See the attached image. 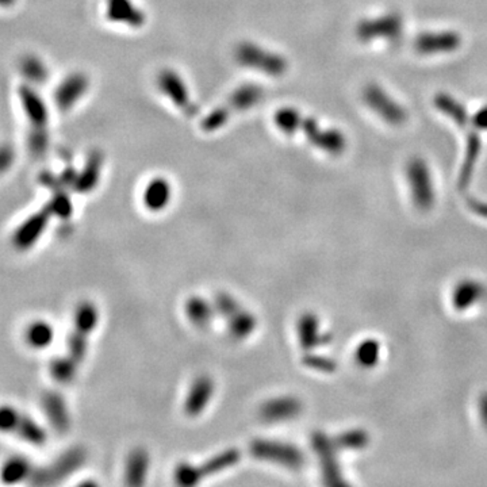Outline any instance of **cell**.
Masks as SVG:
<instances>
[{
  "label": "cell",
  "mask_w": 487,
  "mask_h": 487,
  "mask_svg": "<svg viewBox=\"0 0 487 487\" xmlns=\"http://www.w3.org/2000/svg\"><path fill=\"white\" fill-rule=\"evenodd\" d=\"M298 336H299L301 345L306 349L314 348V345H317L320 336H318V323L314 316L304 314V317H301L298 323Z\"/></svg>",
  "instance_id": "24"
},
{
  "label": "cell",
  "mask_w": 487,
  "mask_h": 487,
  "mask_svg": "<svg viewBox=\"0 0 487 487\" xmlns=\"http://www.w3.org/2000/svg\"><path fill=\"white\" fill-rule=\"evenodd\" d=\"M50 214L52 210L48 206L45 210L31 216L29 220L22 223L13 236L14 246L18 250H27L38 243L42 233L46 229V225L49 223Z\"/></svg>",
  "instance_id": "9"
},
{
  "label": "cell",
  "mask_w": 487,
  "mask_h": 487,
  "mask_svg": "<svg viewBox=\"0 0 487 487\" xmlns=\"http://www.w3.org/2000/svg\"><path fill=\"white\" fill-rule=\"evenodd\" d=\"M435 104L439 111H442L448 118H451L456 125L465 127L471 123V118L468 115L466 107L453 98L452 95L440 92L435 97Z\"/></svg>",
  "instance_id": "15"
},
{
  "label": "cell",
  "mask_w": 487,
  "mask_h": 487,
  "mask_svg": "<svg viewBox=\"0 0 487 487\" xmlns=\"http://www.w3.org/2000/svg\"><path fill=\"white\" fill-rule=\"evenodd\" d=\"M471 125L478 130V132H487V104L481 107L472 117H471Z\"/></svg>",
  "instance_id": "29"
},
{
  "label": "cell",
  "mask_w": 487,
  "mask_h": 487,
  "mask_svg": "<svg viewBox=\"0 0 487 487\" xmlns=\"http://www.w3.org/2000/svg\"><path fill=\"white\" fill-rule=\"evenodd\" d=\"M213 306L216 313L220 314L225 320H230L233 316H236L239 311L243 310V307L232 295L225 292H220L218 295H216Z\"/></svg>",
  "instance_id": "28"
},
{
  "label": "cell",
  "mask_w": 487,
  "mask_h": 487,
  "mask_svg": "<svg viewBox=\"0 0 487 487\" xmlns=\"http://www.w3.org/2000/svg\"><path fill=\"white\" fill-rule=\"evenodd\" d=\"M41 405L43 413L52 425L59 433H65L71 426V416L68 406L62 395L56 391H46L42 395Z\"/></svg>",
  "instance_id": "10"
},
{
  "label": "cell",
  "mask_w": 487,
  "mask_h": 487,
  "mask_svg": "<svg viewBox=\"0 0 487 487\" xmlns=\"http://www.w3.org/2000/svg\"><path fill=\"white\" fill-rule=\"evenodd\" d=\"M85 451L83 448H72L68 452L62 453L60 458L52 465L43 470H37L33 474L31 482L34 485H56L60 484L65 478L76 472L85 462Z\"/></svg>",
  "instance_id": "4"
},
{
  "label": "cell",
  "mask_w": 487,
  "mask_h": 487,
  "mask_svg": "<svg viewBox=\"0 0 487 487\" xmlns=\"http://www.w3.org/2000/svg\"><path fill=\"white\" fill-rule=\"evenodd\" d=\"M66 345H68V355L80 365L81 362L84 360L85 358V353H87V345H88V334H84L81 333L79 330L73 329L71 333H69V337H68V341H66Z\"/></svg>",
  "instance_id": "26"
},
{
  "label": "cell",
  "mask_w": 487,
  "mask_h": 487,
  "mask_svg": "<svg viewBox=\"0 0 487 487\" xmlns=\"http://www.w3.org/2000/svg\"><path fill=\"white\" fill-rule=\"evenodd\" d=\"M304 133L310 142H313L317 148L323 149L326 153L339 156L346 148V140L344 134L334 129H321L317 122L302 121Z\"/></svg>",
  "instance_id": "8"
},
{
  "label": "cell",
  "mask_w": 487,
  "mask_h": 487,
  "mask_svg": "<svg viewBox=\"0 0 487 487\" xmlns=\"http://www.w3.org/2000/svg\"><path fill=\"white\" fill-rule=\"evenodd\" d=\"M78 365L79 363L75 362L68 353L65 356H57L55 358L50 365L49 371L52 378L59 382L61 385H68L71 383L78 374Z\"/></svg>",
  "instance_id": "21"
},
{
  "label": "cell",
  "mask_w": 487,
  "mask_h": 487,
  "mask_svg": "<svg viewBox=\"0 0 487 487\" xmlns=\"http://www.w3.org/2000/svg\"><path fill=\"white\" fill-rule=\"evenodd\" d=\"M171 199V187L164 179H156L149 183L145 190L143 201L149 210L159 211L162 210Z\"/></svg>",
  "instance_id": "19"
},
{
  "label": "cell",
  "mask_w": 487,
  "mask_h": 487,
  "mask_svg": "<svg viewBox=\"0 0 487 487\" xmlns=\"http://www.w3.org/2000/svg\"><path fill=\"white\" fill-rule=\"evenodd\" d=\"M250 453L256 459L276 463L287 468H299L304 463V456L297 446L275 440L257 439L250 444Z\"/></svg>",
  "instance_id": "5"
},
{
  "label": "cell",
  "mask_w": 487,
  "mask_h": 487,
  "mask_svg": "<svg viewBox=\"0 0 487 487\" xmlns=\"http://www.w3.org/2000/svg\"><path fill=\"white\" fill-rule=\"evenodd\" d=\"M462 45V37L458 31H425L417 36L414 41V48L420 55L435 56L452 53L458 50Z\"/></svg>",
  "instance_id": "7"
},
{
  "label": "cell",
  "mask_w": 487,
  "mask_h": 487,
  "mask_svg": "<svg viewBox=\"0 0 487 487\" xmlns=\"http://www.w3.org/2000/svg\"><path fill=\"white\" fill-rule=\"evenodd\" d=\"M481 150H482V141H481L479 132L477 129L468 132V134H467L466 156H465V162H463L462 171H460V183L463 185H466L467 183L470 182V179L472 176V172L475 169L477 162L479 159Z\"/></svg>",
  "instance_id": "18"
},
{
  "label": "cell",
  "mask_w": 487,
  "mask_h": 487,
  "mask_svg": "<svg viewBox=\"0 0 487 487\" xmlns=\"http://www.w3.org/2000/svg\"><path fill=\"white\" fill-rule=\"evenodd\" d=\"M241 459L240 451L230 448L221 453L213 456L201 466H192L188 463H183L175 470V479L182 486H194L198 485L203 478L209 475L221 472L229 467L234 466Z\"/></svg>",
  "instance_id": "1"
},
{
  "label": "cell",
  "mask_w": 487,
  "mask_h": 487,
  "mask_svg": "<svg viewBox=\"0 0 487 487\" xmlns=\"http://www.w3.org/2000/svg\"><path fill=\"white\" fill-rule=\"evenodd\" d=\"M110 13L114 20H129L140 23L142 15L133 8V4L127 0H111L110 3Z\"/></svg>",
  "instance_id": "27"
},
{
  "label": "cell",
  "mask_w": 487,
  "mask_h": 487,
  "mask_svg": "<svg viewBox=\"0 0 487 487\" xmlns=\"http://www.w3.org/2000/svg\"><path fill=\"white\" fill-rule=\"evenodd\" d=\"M406 175L416 203L420 207L430 206L433 202V185L425 160L420 157L411 159L407 162Z\"/></svg>",
  "instance_id": "6"
},
{
  "label": "cell",
  "mask_w": 487,
  "mask_h": 487,
  "mask_svg": "<svg viewBox=\"0 0 487 487\" xmlns=\"http://www.w3.org/2000/svg\"><path fill=\"white\" fill-rule=\"evenodd\" d=\"M22 411L15 406L3 404L0 405V433L14 435L20 424Z\"/></svg>",
  "instance_id": "25"
},
{
  "label": "cell",
  "mask_w": 487,
  "mask_h": 487,
  "mask_svg": "<svg viewBox=\"0 0 487 487\" xmlns=\"http://www.w3.org/2000/svg\"><path fill=\"white\" fill-rule=\"evenodd\" d=\"M14 436H17L22 442L27 443L29 446H41L46 443L48 435L45 429L30 416L22 413L20 424L15 429Z\"/></svg>",
  "instance_id": "17"
},
{
  "label": "cell",
  "mask_w": 487,
  "mask_h": 487,
  "mask_svg": "<svg viewBox=\"0 0 487 487\" xmlns=\"http://www.w3.org/2000/svg\"><path fill=\"white\" fill-rule=\"evenodd\" d=\"M149 470V455L145 449L137 448L127 456L125 467V481L129 486H141L146 481Z\"/></svg>",
  "instance_id": "14"
},
{
  "label": "cell",
  "mask_w": 487,
  "mask_h": 487,
  "mask_svg": "<svg viewBox=\"0 0 487 487\" xmlns=\"http://www.w3.org/2000/svg\"><path fill=\"white\" fill-rule=\"evenodd\" d=\"M363 101L371 111H374L388 125L401 126L407 121L405 107L388 95L379 84L371 83L365 85Z\"/></svg>",
  "instance_id": "3"
},
{
  "label": "cell",
  "mask_w": 487,
  "mask_h": 487,
  "mask_svg": "<svg viewBox=\"0 0 487 487\" xmlns=\"http://www.w3.org/2000/svg\"><path fill=\"white\" fill-rule=\"evenodd\" d=\"M34 468L23 456H11L0 467V481L3 485H18L31 479Z\"/></svg>",
  "instance_id": "13"
},
{
  "label": "cell",
  "mask_w": 487,
  "mask_h": 487,
  "mask_svg": "<svg viewBox=\"0 0 487 487\" xmlns=\"http://www.w3.org/2000/svg\"><path fill=\"white\" fill-rule=\"evenodd\" d=\"M214 394V382L210 376L201 375L190 387V391L185 398L184 410L190 417H197L202 414Z\"/></svg>",
  "instance_id": "11"
},
{
  "label": "cell",
  "mask_w": 487,
  "mask_h": 487,
  "mask_svg": "<svg viewBox=\"0 0 487 487\" xmlns=\"http://www.w3.org/2000/svg\"><path fill=\"white\" fill-rule=\"evenodd\" d=\"M99 321V313L95 304L92 302H80L75 310L73 317V329L79 330L84 334H90L98 325Z\"/></svg>",
  "instance_id": "22"
},
{
  "label": "cell",
  "mask_w": 487,
  "mask_h": 487,
  "mask_svg": "<svg viewBox=\"0 0 487 487\" xmlns=\"http://www.w3.org/2000/svg\"><path fill=\"white\" fill-rule=\"evenodd\" d=\"M304 363L313 368H320V369H329L330 368V363L327 360H323V359H318V358H313V356H307L304 359Z\"/></svg>",
  "instance_id": "30"
},
{
  "label": "cell",
  "mask_w": 487,
  "mask_h": 487,
  "mask_svg": "<svg viewBox=\"0 0 487 487\" xmlns=\"http://www.w3.org/2000/svg\"><path fill=\"white\" fill-rule=\"evenodd\" d=\"M404 18L398 13H387L379 17L365 18L356 26V37L362 42L385 40L395 42L404 34Z\"/></svg>",
  "instance_id": "2"
},
{
  "label": "cell",
  "mask_w": 487,
  "mask_h": 487,
  "mask_svg": "<svg viewBox=\"0 0 487 487\" xmlns=\"http://www.w3.org/2000/svg\"><path fill=\"white\" fill-rule=\"evenodd\" d=\"M24 340L33 349H46L55 340V329L43 320L33 321L24 330Z\"/></svg>",
  "instance_id": "16"
},
{
  "label": "cell",
  "mask_w": 487,
  "mask_h": 487,
  "mask_svg": "<svg viewBox=\"0 0 487 487\" xmlns=\"http://www.w3.org/2000/svg\"><path fill=\"white\" fill-rule=\"evenodd\" d=\"M256 324V318L252 313L241 310L229 320V333L236 340H244L253 333Z\"/></svg>",
  "instance_id": "23"
},
{
  "label": "cell",
  "mask_w": 487,
  "mask_h": 487,
  "mask_svg": "<svg viewBox=\"0 0 487 487\" xmlns=\"http://www.w3.org/2000/svg\"><path fill=\"white\" fill-rule=\"evenodd\" d=\"M301 411V402L294 397H278L269 400L260 407L264 421L279 423L295 417Z\"/></svg>",
  "instance_id": "12"
},
{
  "label": "cell",
  "mask_w": 487,
  "mask_h": 487,
  "mask_svg": "<svg viewBox=\"0 0 487 487\" xmlns=\"http://www.w3.org/2000/svg\"><path fill=\"white\" fill-rule=\"evenodd\" d=\"M185 313L188 320L195 326L206 327L211 323L216 310L214 306H211L201 297H192L185 304Z\"/></svg>",
  "instance_id": "20"
}]
</instances>
